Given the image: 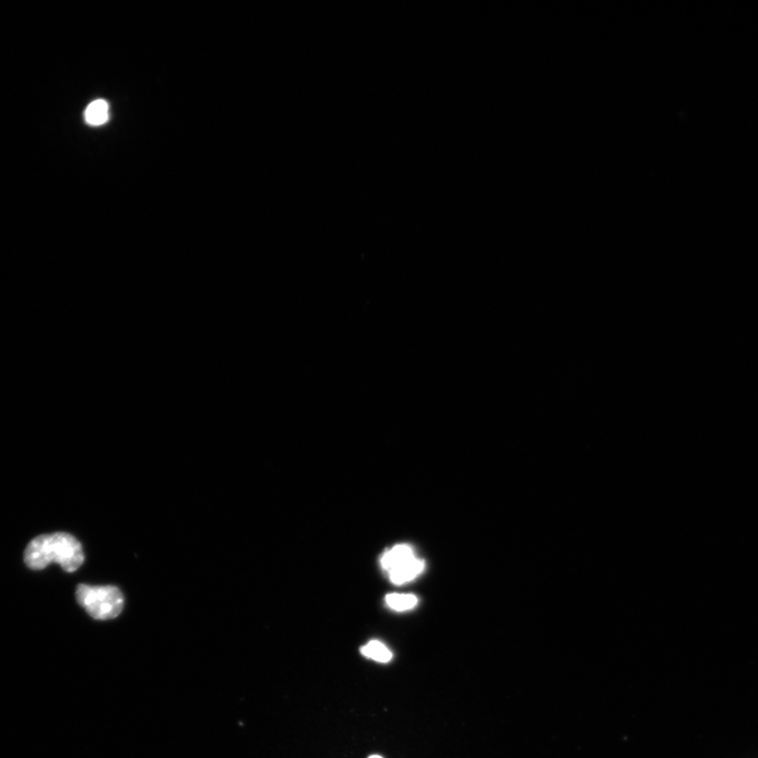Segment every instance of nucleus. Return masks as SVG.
I'll return each mask as SVG.
<instances>
[{"mask_svg":"<svg viewBox=\"0 0 758 758\" xmlns=\"http://www.w3.org/2000/svg\"><path fill=\"white\" fill-rule=\"evenodd\" d=\"M85 119L88 125L93 127L103 126L109 119V105L104 99L92 102L85 111Z\"/></svg>","mask_w":758,"mask_h":758,"instance_id":"nucleus-5","label":"nucleus"},{"mask_svg":"<svg viewBox=\"0 0 758 758\" xmlns=\"http://www.w3.org/2000/svg\"><path fill=\"white\" fill-rule=\"evenodd\" d=\"M386 603L391 609L402 612L413 609L418 601L412 594L393 593L386 596Z\"/></svg>","mask_w":758,"mask_h":758,"instance_id":"nucleus-6","label":"nucleus"},{"mask_svg":"<svg viewBox=\"0 0 758 758\" xmlns=\"http://www.w3.org/2000/svg\"><path fill=\"white\" fill-rule=\"evenodd\" d=\"M362 653L379 663H388L392 660V653L382 643L372 641L362 648Z\"/></svg>","mask_w":758,"mask_h":758,"instance_id":"nucleus-7","label":"nucleus"},{"mask_svg":"<svg viewBox=\"0 0 758 758\" xmlns=\"http://www.w3.org/2000/svg\"><path fill=\"white\" fill-rule=\"evenodd\" d=\"M76 600L94 620L109 621L124 610V595L116 587L79 585Z\"/></svg>","mask_w":758,"mask_h":758,"instance_id":"nucleus-2","label":"nucleus"},{"mask_svg":"<svg viewBox=\"0 0 758 758\" xmlns=\"http://www.w3.org/2000/svg\"><path fill=\"white\" fill-rule=\"evenodd\" d=\"M424 568L425 562L414 557L411 561L391 570L389 572L390 580L395 585H403L414 580L417 575L423 572Z\"/></svg>","mask_w":758,"mask_h":758,"instance_id":"nucleus-3","label":"nucleus"},{"mask_svg":"<svg viewBox=\"0 0 758 758\" xmlns=\"http://www.w3.org/2000/svg\"><path fill=\"white\" fill-rule=\"evenodd\" d=\"M84 561L85 554L81 543L65 532L38 536L25 551V563L32 570H43L55 563L66 572H75Z\"/></svg>","mask_w":758,"mask_h":758,"instance_id":"nucleus-1","label":"nucleus"},{"mask_svg":"<svg viewBox=\"0 0 758 758\" xmlns=\"http://www.w3.org/2000/svg\"><path fill=\"white\" fill-rule=\"evenodd\" d=\"M414 552L410 546L398 545L387 551L382 557V567L388 573L398 566H401L414 558Z\"/></svg>","mask_w":758,"mask_h":758,"instance_id":"nucleus-4","label":"nucleus"},{"mask_svg":"<svg viewBox=\"0 0 758 758\" xmlns=\"http://www.w3.org/2000/svg\"><path fill=\"white\" fill-rule=\"evenodd\" d=\"M369 758H383V757H381V756H377V755H373V756H371V757H369Z\"/></svg>","mask_w":758,"mask_h":758,"instance_id":"nucleus-8","label":"nucleus"}]
</instances>
